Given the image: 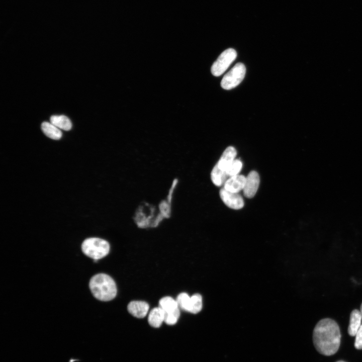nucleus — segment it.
<instances>
[{
    "instance_id": "1",
    "label": "nucleus",
    "mask_w": 362,
    "mask_h": 362,
    "mask_svg": "<svg viewBox=\"0 0 362 362\" xmlns=\"http://www.w3.org/2000/svg\"><path fill=\"white\" fill-rule=\"evenodd\" d=\"M340 339L339 327L331 319L320 320L314 329L313 343L317 350L322 354L329 356L335 354L340 346Z\"/></svg>"
},
{
    "instance_id": "2",
    "label": "nucleus",
    "mask_w": 362,
    "mask_h": 362,
    "mask_svg": "<svg viewBox=\"0 0 362 362\" xmlns=\"http://www.w3.org/2000/svg\"><path fill=\"white\" fill-rule=\"evenodd\" d=\"M89 289L93 296L102 301H109L117 295V286L114 280L105 274L94 276L89 283Z\"/></svg>"
},
{
    "instance_id": "3",
    "label": "nucleus",
    "mask_w": 362,
    "mask_h": 362,
    "mask_svg": "<svg viewBox=\"0 0 362 362\" xmlns=\"http://www.w3.org/2000/svg\"><path fill=\"white\" fill-rule=\"evenodd\" d=\"M110 248L108 241L96 237L87 238L81 244L83 253L94 260H98L107 256L109 253Z\"/></svg>"
},
{
    "instance_id": "4",
    "label": "nucleus",
    "mask_w": 362,
    "mask_h": 362,
    "mask_svg": "<svg viewBox=\"0 0 362 362\" xmlns=\"http://www.w3.org/2000/svg\"><path fill=\"white\" fill-rule=\"evenodd\" d=\"M245 72V66L243 63H236L224 76L221 82V86L227 90L235 87L243 79Z\"/></svg>"
},
{
    "instance_id": "5",
    "label": "nucleus",
    "mask_w": 362,
    "mask_h": 362,
    "mask_svg": "<svg viewBox=\"0 0 362 362\" xmlns=\"http://www.w3.org/2000/svg\"><path fill=\"white\" fill-rule=\"evenodd\" d=\"M236 57L237 53L234 49L228 48L224 50L213 64L211 69L212 74L216 76L222 74Z\"/></svg>"
},
{
    "instance_id": "6",
    "label": "nucleus",
    "mask_w": 362,
    "mask_h": 362,
    "mask_svg": "<svg viewBox=\"0 0 362 362\" xmlns=\"http://www.w3.org/2000/svg\"><path fill=\"white\" fill-rule=\"evenodd\" d=\"M219 195L223 203L230 208L239 210L244 206V200L239 193H232L222 188Z\"/></svg>"
},
{
    "instance_id": "7",
    "label": "nucleus",
    "mask_w": 362,
    "mask_h": 362,
    "mask_svg": "<svg viewBox=\"0 0 362 362\" xmlns=\"http://www.w3.org/2000/svg\"><path fill=\"white\" fill-rule=\"evenodd\" d=\"M260 177L257 172L252 170L246 177V182L243 190L244 196L247 198H253L258 190Z\"/></svg>"
},
{
    "instance_id": "8",
    "label": "nucleus",
    "mask_w": 362,
    "mask_h": 362,
    "mask_svg": "<svg viewBox=\"0 0 362 362\" xmlns=\"http://www.w3.org/2000/svg\"><path fill=\"white\" fill-rule=\"evenodd\" d=\"M236 154L237 152L235 148L232 146H228L223 151L214 167L221 171L226 173L227 167L235 159Z\"/></svg>"
},
{
    "instance_id": "9",
    "label": "nucleus",
    "mask_w": 362,
    "mask_h": 362,
    "mask_svg": "<svg viewBox=\"0 0 362 362\" xmlns=\"http://www.w3.org/2000/svg\"><path fill=\"white\" fill-rule=\"evenodd\" d=\"M149 309V304L143 301H132L127 306L128 312L133 316L143 318L147 314Z\"/></svg>"
},
{
    "instance_id": "10",
    "label": "nucleus",
    "mask_w": 362,
    "mask_h": 362,
    "mask_svg": "<svg viewBox=\"0 0 362 362\" xmlns=\"http://www.w3.org/2000/svg\"><path fill=\"white\" fill-rule=\"evenodd\" d=\"M246 182V177L237 174L229 177L224 184L223 188L231 192L238 193L243 190Z\"/></svg>"
},
{
    "instance_id": "11",
    "label": "nucleus",
    "mask_w": 362,
    "mask_h": 362,
    "mask_svg": "<svg viewBox=\"0 0 362 362\" xmlns=\"http://www.w3.org/2000/svg\"><path fill=\"white\" fill-rule=\"evenodd\" d=\"M165 312L159 307L152 309L148 317L149 324L154 328H159L164 322Z\"/></svg>"
},
{
    "instance_id": "12",
    "label": "nucleus",
    "mask_w": 362,
    "mask_h": 362,
    "mask_svg": "<svg viewBox=\"0 0 362 362\" xmlns=\"http://www.w3.org/2000/svg\"><path fill=\"white\" fill-rule=\"evenodd\" d=\"M362 314L357 309L352 311L350 315L349 324L348 327V333L349 335L354 336L361 326Z\"/></svg>"
},
{
    "instance_id": "13",
    "label": "nucleus",
    "mask_w": 362,
    "mask_h": 362,
    "mask_svg": "<svg viewBox=\"0 0 362 362\" xmlns=\"http://www.w3.org/2000/svg\"><path fill=\"white\" fill-rule=\"evenodd\" d=\"M43 133L48 137L54 140H59L62 136L60 130L51 122H44L41 125Z\"/></svg>"
},
{
    "instance_id": "14",
    "label": "nucleus",
    "mask_w": 362,
    "mask_h": 362,
    "mask_svg": "<svg viewBox=\"0 0 362 362\" xmlns=\"http://www.w3.org/2000/svg\"><path fill=\"white\" fill-rule=\"evenodd\" d=\"M159 307L165 313L171 312L179 308L176 300L170 296L162 298L159 301Z\"/></svg>"
},
{
    "instance_id": "15",
    "label": "nucleus",
    "mask_w": 362,
    "mask_h": 362,
    "mask_svg": "<svg viewBox=\"0 0 362 362\" xmlns=\"http://www.w3.org/2000/svg\"><path fill=\"white\" fill-rule=\"evenodd\" d=\"M50 122L59 129L66 131L70 130L72 127V124L69 119L64 115L51 116Z\"/></svg>"
},
{
    "instance_id": "16",
    "label": "nucleus",
    "mask_w": 362,
    "mask_h": 362,
    "mask_svg": "<svg viewBox=\"0 0 362 362\" xmlns=\"http://www.w3.org/2000/svg\"><path fill=\"white\" fill-rule=\"evenodd\" d=\"M202 297L199 294H195L191 296L189 312L192 314H197L202 309Z\"/></svg>"
},
{
    "instance_id": "17",
    "label": "nucleus",
    "mask_w": 362,
    "mask_h": 362,
    "mask_svg": "<svg viewBox=\"0 0 362 362\" xmlns=\"http://www.w3.org/2000/svg\"><path fill=\"white\" fill-rule=\"evenodd\" d=\"M191 297L186 293H180L176 298L178 306L182 310L189 312Z\"/></svg>"
},
{
    "instance_id": "18",
    "label": "nucleus",
    "mask_w": 362,
    "mask_h": 362,
    "mask_svg": "<svg viewBox=\"0 0 362 362\" xmlns=\"http://www.w3.org/2000/svg\"><path fill=\"white\" fill-rule=\"evenodd\" d=\"M242 163L241 160L235 159L226 169V173L229 177L238 174L241 170Z\"/></svg>"
},
{
    "instance_id": "19",
    "label": "nucleus",
    "mask_w": 362,
    "mask_h": 362,
    "mask_svg": "<svg viewBox=\"0 0 362 362\" xmlns=\"http://www.w3.org/2000/svg\"><path fill=\"white\" fill-rule=\"evenodd\" d=\"M179 316V308L171 312L165 313L164 322L168 325H173L177 323Z\"/></svg>"
},
{
    "instance_id": "20",
    "label": "nucleus",
    "mask_w": 362,
    "mask_h": 362,
    "mask_svg": "<svg viewBox=\"0 0 362 362\" xmlns=\"http://www.w3.org/2000/svg\"><path fill=\"white\" fill-rule=\"evenodd\" d=\"M159 213L165 218H168L171 213V203L167 200L162 201L158 206Z\"/></svg>"
},
{
    "instance_id": "21",
    "label": "nucleus",
    "mask_w": 362,
    "mask_h": 362,
    "mask_svg": "<svg viewBox=\"0 0 362 362\" xmlns=\"http://www.w3.org/2000/svg\"><path fill=\"white\" fill-rule=\"evenodd\" d=\"M355 336L354 346L357 349H362V325L357 331Z\"/></svg>"
},
{
    "instance_id": "22",
    "label": "nucleus",
    "mask_w": 362,
    "mask_h": 362,
    "mask_svg": "<svg viewBox=\"0 0 362 362\" xmlns=\"http://www.w3.org/2000/svg\"><path fill=\"white\" fill-rule=\"evenodd\" d=\"M360 312H361V314H362V303H361V306H360Z\"/></svg>"
},
{
    "instance_id": "23",
    "label": "nucleus",
    "mask_w": 362,
    "mask_h": 362,
    "mask_svg": "<svg viewBox=\"0 0 362 362\" xmlns=\"http://www.w3.org/2000/svg\"><path fill=\"white\" fill-rule=\"evenodd\" d=\"M337 362H345V361H342V360H340V361H337Z\"/></svg>"
}]
</instances>
